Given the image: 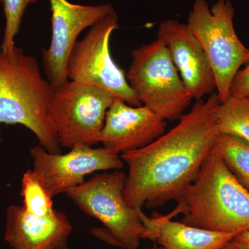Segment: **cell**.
<instances>
[{
    "instance_id": "1",
    "label": "cell",
    "mask_w": 249,
    "mask_h": 249,
    "mask_svg": "<svg viewBox=\"0 0 249 249\" xmlns=\"http://www.w3.org/2000/svg\"><path fill=\"white\" fill-rule=\"evenodd\" d=\"M217 92L196 101L178 124L147 146L120 155L128 166L124 200L136 209H156L179 200L214 149L218 132Z\"/></svg>"
},
{
    "instance_id": "2",
    "label": "cell",
    "mask_w": 249,
    "mask_h": 249,
    "mask_svg": "<svg viewBox=\"0 0 249 249\" xmlns=\"http://www.w3.org/2000/svg\"><path fill=\"white\" fill-rule=\"evenodd\" d=\"M178 203L180 222L187 225L237 235L249 231V191L214 149Z\"/></svg>"
},
{
    "instance_id": "3",
    "label": "cell",
    "mask_w": 249,
    "mask_h": 249,
    "mask_svg": "<svg viewBox=\"0 0 249 249\" xmlns=\"http://www.w3.org/2000/svg\"><path fill=\"white\" fill-rule=\"evenodd\" d=\"M53 92L35 58L16 46L9 54L0 49V124H22L47 151L60 154L61 146L49 116Z\"/></svg>"
},
{
    "instance_id": "4",
    "label": "cell",
    "mask_w": 249,
    "mask_h": 249,
    "mask_svg": "<svg viewBox=\"0 0 249 249\" xmlns=\"http://www.w3.org/2000/svg\"><path fill=\"white\" fill-rule=\"evenodd\" d=\"M126 176L121 170L99 174L66 195L85 214L102 223V228L90 230L93 236L120 248L138 249L144 232L139 215L142 209L132 207L124 200Z\"/></svg>"
},
{
    "instance_id": "5",
    "label": "cell",
    "mask_w": 249,
    "mask_h": 249,
    "mask_svg": "<svg viewBox=\"0 0 249 249\" xmlns=\"http://www.w3.org/2000/svg\"><path fill=\"white\" fill-rule=\"evenodd\" d=\"M234 14L229 0H218L211 9L205 0H196L187 22L209 60L221 103L231 96L240 67L249 62V49L235 32Z\"/></svg>"
},
{
    "instance_id": "6",
    "label": "cell",
    "mask_w": 249,
    "mask_h": 249,
    "mask_svg": "<svg viewBox=\"0 0 249 249\" xmlns=\"http://www.w3.org/2000/svg\"><path fill=\"white\" fill-rule=\"evenodd\" d=\"M126 78L141 104L166 121L179 119L193 99L158 39L134 49Z\"/></svg>"
},
{
    "instance_id": "7",
    "label": "cell",
    "mask_w": 249,
    "mask_h": 249,
    "mask_svg": "<svg viewBox=\"0 0 249 249\" xmlns=\"http://www.w3.org/2000/svg\"><path fill=\"white\" fill-rule=\"evenodd\" d=\"M114 100L104 90L73 80L54 89L49 116L60 146L71 149L99 143L106 114Z\"/></svg>"
},
{
    "instance_id": "8",
    "label": "cell",
    "mask_w": 249,
    "mask_h": 249,
    "mask_svg": "<svg viewBox=\"0 0 249 249\" xmlns=\"http://www.w3.org/2000/svg\"><path fill=\"white\" fill-rule=\"evenodd\" d=\"M119 27L117 14L113 11L90 28L70 54L68 78L96 87L130 106H141L124 70L111 57L109 40Z\"/></svg>"
},
{
    "instance_id": "9",
    "label": "cell",
    "mask_w": 249,
    "mask_h": 249,
    "mask_svg": "<svg viewBox=\"0 0 249 249\" xmlns=\"http://www.w3.org/2000/svg\"><path fill=\"white\" fill-rule=\"evenodd\" d=\"M33 170L52 197L66 193L99 171L121 170L124 161L104 147L79 145L65 154H52L41 145L31 148Z\"/></svg>"
},
{
    "instance_id": "10",
    "label": "cell",
    "mask_w": 249,
    "mask_h": 249,
    "mask_svg": "<svg viewBox=\"0 0 249 249\" xmlns=\"http://www.w3.org/2000/svg\"><path fill=\"white\" fill-rule=\"evenodd\" d=\"M52 14L50 45L42 50L47 80L54 89L69 81L68 62L82 31L91 27L114 11L111 4H75L67 0H49Z\"/></svg>"
},
{
    "instance_id": "11",
    "label": "cell",
    "mask_w": 249,
    "mask_h": 249,
    "mask_svg": "<svg viewBox=\"0 0 249 249\" xmlns=\"http://www.w3.org/2000/svg\"><path fill=\"white\" fill-rule=\"evenodd\" d=\"M167 121L144 106L115 99L108 109L100 142L114 155L147 146L165 133Z\"/></svg>"
},
{
    "instance_id": "12",
    "label": "cell",
    "mask_w": 249,
    "mask_h": 249,
    "mask_svg": "<svg viewBox=\"0 0 249 249\" xmlns=\"http://www.w3.org/2000/svg\"><path fill=\"white\" fill-rule=\"evenodd\" d=\"M157 39L168 51L185 86L196 101L216 89L213 72L202 47L187 24L168 19L160 24Z\"/></svg>"
},
{
    "instance_id": "13",
    "label": "cell",
    "mask_w": 249,
    "mask_h": 249,
    "mask_svg": "<svg viewBox=\"0 0 249 249\" xmlns=\"http://www.w3.org/2000/svg\"><path fill=\"white\" fill-rule=\"evenodd\" d=\"M72 230L66 214L58 211L38 217L28 213L22 205H10L6 211L4 240L12 249H63Z\"/></svg>"
},
{
    "instance_id": "14",
    "label": "cell",
    "mask_w": 249,
    "mask_h": 249,
    "mask_svg": "<svg viewBox=\"0 0 249 249\" xmlns=\"http://www.w3.org/2000/svg\"><path fill=\"white\" fill-rule=\"evenodd\" d=\"M178 214L176 208L166 215L149 217L141 209L139 215L144 228L142 240L152 241L164 249H219L237 235L205 230L172 220Z\"/></svg>"
},
{
    "instance_id": "15",
    "label": "cell",
    "mask_w": 249,
    "mask_h": 249,
    "mask_svg": "<svg viewBox=\"0 0 249 249\" xmlns=\"http://www.w3.org/2000/svg\"><path fill=\"white\" fill-rule=\"evenodd\" d=\"M214 150L239 182L249 191V143L231 134L218 133Z\"/></svg>"
},
{
    "instance_id": "16",
    "label": "cell",
    "mask_w": 249,
    "mask_h": 249,
    "mask_svg": "<svg viewBox=\"0 0 249 249\" xmlns=\"http://www.w3.org/2000/svg\"><path fill=\"white\" fill-rule=\"evenodd\" d=\"M219 133L235 136L249 143V97L229 96L216 111Z\"/></svg>"
},
{
    "instance_id": "17",
    "label": "cell",
    "mask_w": 249,
    "mask_h": 249,
    "mask_svg": "<svg viewBox=\"0 0 249 249\" xmlns=\"http://www.w3.org/2000/svg\"><path fill=\"white\" fill-rule=\"evenodd\" d=\"M23 207L28 213L38 217H49L56 213L53 197L49 194L40 178L33 170L23 175L21 181Z\"/></svg>"
},
{
    "instance_id": "18",
    "label": "cell",
    "mask_w": 249,
    "mask_h": 249,
    "mask_svg": "<svg viewBox=\"0 0 249 249\" xmlns=\"http://www.w3.org/2000/svg\"><path fill=\"white\" fill-rule=\"evenodd\" d=\"M38 0H2L4 6L6 25L2 42L0 49L4 53L9 54L14 52L15 38L19 33L24 11L29 4H34Z\"/></svg>"
},
{
    "instance_id": "19",
    "label": "cell",
    "mask_w": 249,
    "mask_h": 249,
    "mask_svg": "<svg viewBox=\"0 0 249 249\" xmlns=\"http://www.w3.org/2000/svg\"><path fill=\"white\" fill-rule=\"evenodd\" d=\"M231 96L249 97V62L242 70L237 72L231 88Z\"/></svg>"
},
{
    "instance_id": "20",
    "label": "cell",
    "mask_w": 249,
    "mask_h": 249,
    "mask_svg": "<svg viewBox=\"0 0 249 249\" xmlns=\"http://www.w3.org/2000/svg\"><path fill=\"white\" fill-rule=\"evenodd\" d=\"M233 240L242 249H249V231L241 232Z\"/></svg>"
},
{
    "instance_id": "21",
    "label": "cell",
    "mask_w": 249,
    "mask_h": 249,
    "mask_svg": "<svg viewBox=\"0 0 249 249\" xmlns=\"http://www.w3.org/2000/svg\"><path fill=\"white\" fill-rule=\"evenodd\" d=\"M219 249H242L240 246L236 243L235 240L232 239L230 242H228L225 245L223 246L222 248Z\"/></svg>"
},
{
    "instance_id": "22",
    "label": "cell",
    "mask_w": 249,
    "mask_h": 249,
    "mask_svg": "<svg viewBox=\"0 0 249 249\" xmlns=\"http://www.w3.org/2000/svg\"><path fill=\"white\" fill-rule=\"evenodd\" d=\"M143 249H164L162 248V247H160V246H154V247H152V248H145Z\"/></svg>"
},
{
    "instance_id": "23",
    "label": "cell",
    "mask_w": 249,
    "mask_h": 249,
    "mask_svg": "<svg viewBox=\"0 0 249 249\" xmlns=\"http://www.w3.org/2000/svg\"><path fill=\"white\" fill-rule=\"evenodd\" d=\"M63 249H69L68 247H65V248H64Z\"/></svg>"
},
{
    "instance_id": "24",
    "label": "cell",
    "mask_w": 249,
    "mask_h": 249,
    "mask_svg": "<svg viewBox=\"0 0 249 249\" xmlns=\"http://www.w3.org/2000/svg\"><path fill=\"white\" fill-rule=\"evenodd\" d=\"M0 1H1H1H2V0H0Z\"/></svg>"
}]
</instances>
